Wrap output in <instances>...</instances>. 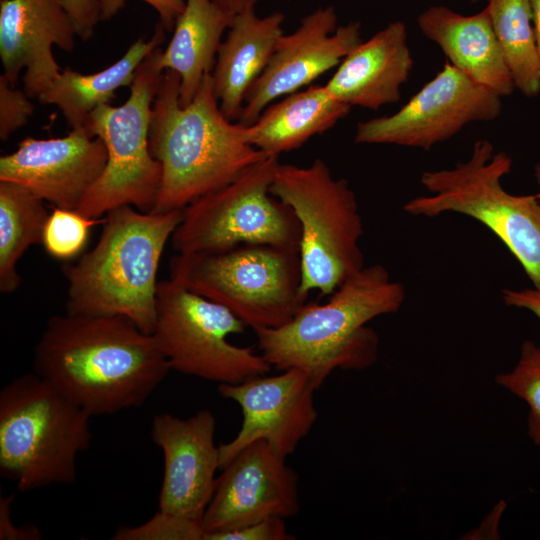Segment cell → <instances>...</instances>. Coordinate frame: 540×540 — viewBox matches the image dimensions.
I'll list each match as a JSON object with an SVG mask.
<instances>
[{
	"label": "cell",
	"mask_w": 540,
	"mask_h": 540,
	"mask_svg": "<svg viewBox=\"0 0 540 540\" xmlns=\"http://www.w3.org/2000/svg\"><path fill=\"white\" fill-rule=\"evenodd\" d=\"M316 389L299 369L258 375L237 384H218L219 395L236 402L243 415L237 435L219 445L220 468L257 440H265L284 457L292 454L317 420Z\"/></svg>",
	"instance_id": "obj_14"
},
{
	"label": "cell",
	"mask_w": 540,
	"mask_h": 540,
	"mask_svg": "<svg viewBox=\"0 0 540 540\" xmlns=\"http://www.w3.org/2000/svg\"><path fill=\"white\" fill-rule=\"evenodd\" d=\"M77 33L63 0H0V58L3 75L37 98L60 74L53 47L72 52Z\"/></svg>",
	"instance_id": "obj_18"
},
{
	"label": "cell",
	"mask_w": 540,
	"mask_h": 540,
	"mask_svg": "<svg viewBox=\"0 0 540 540\" xmlns=\"http://www.w3.org/2000/svg\"><path fill=\"white\" fill-rule=\"evenodd\" d=\"M215 432L216 418L207 409L186 419L170 413L154 416L151 437L164 461L159 510L202 521L220 468Z\"/></svg>",
	"instance_id": "obj_17"
},
{
	"label": "cell",
	"mask_w": 540,
	"mask_h": 540,
	"mask_svg": "<svg viewBox=\"0 0 540 540\" xmlns=\"http://www.w3.org/2000/svg\"><path fill=\"white\" fill-rule=\"evenodd\" d=\"M107 162L103 141L85 126L64 137H26L0 158V181L20 184L53 207L75 210Z\"/></svg>",
	"instance_id": "obj_16"
},
{
	"label": "cell",
	"mask_w": 540,
	"mask_h": 540,
	"mask_svg": "<svg viewBox=\"0 0 540 540\" xmlns=\"http://www.w3.org/2000/svg\"><path fill=\"white\" fill-rule=\"evenodd\" d=\"M283 21L280 12L259 17L255 9L233 17L211 73L219 108L230 121L239 119L248 90L266 68L284 34Z\"/></svg>",
	"instance_id": "obj_21"
},
{
	"label": "cell",
	"mask_w": 540,
	"mask_h": 540,
	"mask_svg": "<svg viewBox=\"0 0 540 540\" xmlns=\"http://www.w3.org/2000/svg\"><path fill=\"white\" fill-rule=\"evenodd\" d=\"M162 47L153 50L138 67L128 99L119 106L103 104L88 116L85 127L107 150L106 166L75 209L88 218L130 205L151 212L158 196L162 169L149 149L152 105L164 70Z\"/></svg>",
	"instance_id": "obj_9"
},
{
	"label": "cell",
	"mask_w": 540,
	"mask_h": 540,
	"mask_svg": "<svg viewBox=\"0 0 540 540\" xmlns=\"http://www.w3.org/2000/svg\"><path fill=\"white\" fill-rule=\"evenodd\" d=\"M361 42L360 22L337 27L332 6L317 8L294 32L278 39L266 68L246 94L238 123L253 124L271 102L308 86Z\"/></svg>",
	"instance_id": "obj_15"
},
{
	"label": "cell",
	"mask_w": 540,
	"mask_h": 540,
	"mask_svg": "<svg viewBox=\"0 0 540 540\" xmlns=\"http://www.w3.org/2000/svg\"><path fill=\"white\" fill-rule=\"evenodd\" d=\"M217 477L202 517L206 536L299 511L298 475L265 440L240 451Z\"/></svg>",
	"instance_id": "obj_13"
},
{
	"label": "cell",
	"mask_w": 540,
	"mask_h": 540,
	"mask_svg": "<svg viewBox=\"0 0 540 540\" xmlns=\"http://www.w3.org/2000/svg\"><path fill=\"white\" fill-rule=\"evenodd\" d=\"M350 109L325 85H310L267 106L253 124L244 126L245 139L265 154L278 156L331 129Z\"/></svg>",
	"instance_id": "obj_22"
},
{
	"label": "cell",
	"mask_w": 540,
	"mask_h": 540,
	"mask_svg": "<svg viewBox=\"0 0 540 540\" xmlns=\"http://www.w3.org/2000/svg\"><path fill=\"white\" fill-rule=\"evenodd\" d=\"M473 1H479V0H473Z\"/></svg>",
	"instance_id": "obj_39"
},
{
	"label": "cell",
	"mask_w": 540,
	"mask_h": 540,
	"mask_svg": "<svg viewBox=\"0 0 540 540\" xmlns=\"http://www.w3.org/2000/svg\"><path fill=\"white\" fill-rule=\"evenodd\" d=\"M91 418L37 373L15 377L0 390L1 475L21 492L74 483Z\"/></svg>",
	"instance_id": "obj_5"
},
{
	"label": "cell",
	"mask_w": 540,
	"mask_h": 540,
	"mask_svg": "<svg viewBox=\"0 0 540 540\" xmlns=\"http://www.w3.org/2000/svg\"><path fill=\"white\" fill-rule=\"evenodd\" d=\"M33 369L92 417L142 406L171 370L130 319L69 313L48 319Z\"/></svg>",
	"instance_id": "obj_1"
},
{
	"label": "cell",
	"mask_w": 540,
	"mask_h": 540,
	"mask_svg": "<svg viewBox=\"0 0 540 540\" xmlns=\"http://www.w3.org/2000/svg\"><path fill=\"white\" fill-rule=\"evenodd\" d=\"M170 279L223 305L253 330L286 324L308 299L299 253L266 244L177 253Z\"/></svg>",
	"instance_id": "obj_7"
},
{
	"label": "cell",
	"mask_w": 540,
	"mask_h": 540,
	"mask_svg": "<svg viewBox=\"0 0 540 540\" xmlns=\"http://www.w3.org/2000/svg\"><path fill=\"white\" fill-rule=\"evenodd\" d=\"M404 286L381 264L344 280L324 303H306L286 324L255 329L261 355L280 371L299 369L319 388L335 369H364L376 361L377 334L365 324L397 312Z\"/></svg>",
	"instance_id": "obj_3"
},
{
	"label": "cell",
	"mask_w": 540,
	"mask_h": 540,
	"mask_svg": "<svg viewBox=\"0 0 540 540\" xmlns=\"http://www.w3.org/2000/svg\"><path fill=\"white\" fill-rule=\"evenodd\" d=\"M49 213L44 200L28 188L0 181V291L10 294L21 284L17 263L34 245L42 243Z\"/></svg>",
	"instance_id": "obj_25"
},
{
	"label": "cell",
	"mask_w": 540,
	"mask_h": 540,
	"mask_svg": "<svg viewBox=\"0 0 540 540\" xmlns=\"http://www.w3.org/2000/svg\"><path fill=\"white\" fill-rule=\"evenodd\" d=\"M422 34L437 44L448 62L500 97L515 86L497 42L486 7L462 15L445 6H431L417 19Z\"/></svg>",
	"instance_id": "obj_20"
},
{
	"label": "cell",
	"mask_w": 540,
	"mask_h": 540,
	"mask_svg": "<svg viewBox=\"0 0 540 540\" xmlns=\"http://www.w3.org/2000/svg\"><path fill=\"white\" fill-rule=\"evenodd\" d=\"M501 97L448 61L392 115L359 122L358 144H393L430 150L471 122L501 113Z\"/></svg>",
	"instance_id": "obj_12"
},
{
	"label": "cell",
	"mask_w": 540,
	"mask_h": 540,
	"mask_svg": "<svg viewBox=\"0 0 540 540\" xmlns=\"http://www.w3.org/2000/svg\"><path fill=\"white\" fill-rule=\"evenodd\" d=\"M412 67L407 28L393 21L345 56L325 87L350 107L378 110L400 100Z\"/></svg>",
	"instance_id": "obj_19"
},
{
	"label": "cell",
	"mask_w": 540,
	"mask_h": 540,
	"mask_svg": "<svg viewBox=\"0 0 540 540\" xmlns=\"http://www.w3.org/2000/svg\"><path fill=\"white\" fill-rule=\"evenodd\" d=\"M26 92L12 86L0 75V139L8 138L27 124L34 112V105Z\"/></svg>",
	"instance_id": "obj_30"
},
{
	"label": "cell",
	"mask_w": 540,
	"mask_h": 540,
	"mask_svg": "<svg viewBox=\"0 0 540 540\" xmlns=\"http://www.w3.org/2000/svg\"><path fill=\"white\" fill-rule=\"evenodd\" d=\"M285 518L269 517L245 527L208 535L204 540H292L287 531Z\"/></svg>",
	"instance_id": "obj_31"
},
{
	"label": "cell",
	"mask_w": 540,
	"mask_h": 540,
	"mask_svg": "<svg viewBox=\"0 0 540 540\" xmlns=\"http://www.w3.org/2000/svg\"><path fill=\"white\" fill-rule=\"evenodd\" d=\"M536 46L540 57V0H529Z\"/></svg>",
	"instance_id": "obj_37"
},
{
	"label": "cell",
	"mask_w": 540,
	"mask_h": 540,
	"mask_svg": "<svg viewBox=\"0 0 540 540\" xmlns=\"http://www.w3.org/2000/svg\"><path fill=\"white\" fill-rule=\"evenodd\" d=\"M278 164V156H267L232 182L185 207L171 237L174 251L195 253L266 244L299 253V221L270 192Z\"/></svg>",
	"instance_id": "obj_10"
},
{
	"label": "cell",
	"mask_w": 540,
	"mask_h": 540,
	"mask_svg": "<svg viewBox=\"0 0 540 540\" xmlns=\"http://www.w3.org/2000/svg\"><path fill=\"white\" fill-rule=\"evenodd\" d=\"M534 175L539 186V191L536 193V196L540 199V163H537L534 167Z\"/></svg>",
	"instance_id": "obj_38"
},
{
	"label": "cell",
	"mask_w": 540,
	"mask_h": 540,
	"mask_svg": "<svg viewBox=\"0 0 540 540\" xmlns=\"http://www.w3.org/2000/svg\"><path fill=\"white\" fill-rule=\"evenodd\" d=\"M511 167L509 155L495 153L488 140H477L467 161L423 172L420 182L432 195L414 198L403 209L414 216L455 212L474 218L504 243L540 289V199L536 194L513 195L502 187Z\"/></svg>",
	"instance_id": "obj_6"
},
{
	"label": "cell",
	"mask_w": 540,
	"mask_h": 540,
	"mask_svg": "<svg viewBox=\"0 0 540 540\" xmlns=\"http://www.w3.org/2000/svg\"><path fill=\"white\" fill-rule=\"evenodd\" d=\"M14 495L0 497V539L1 540H38L42 534L36 525L16 526L11 518Z\"/></svg>",
	"instance_id": "obj_34"
},
{
	"label": "cell",
	"mask_w": 540,
	"mask_h": 540,
	"mask_svg": "<svg viewBox=\"0 0 540 540\" xmlns=\"http://www.w3.org/2000/svg\"><path fill=\"white\" fill-rule=\"evenodd\" d=\"M202 521L158 511L148 521L134 527H119L114 540H203Z\"/></svg>",
	"instance_id": "obj_29"
},
{
	"label": "cell",
	"mask_w": 540,
	"mask_h": 540,
	"mask_svg": "<svg viewBox=\"0 0 540 540\" xmlns=\"http://www.w3.org/2000/svg\"><path fill=\"white\" fill-rule=\"evenodd\" d=\"M222 10L231 16H235L244 11L255 9L259 0H212Z\"/></svg>",
	"instance_id": "obj_36"
},
{
	"label": "cell",
	"mask_w": 540,
	"mask_h": 540,
	"mask_svg": "<svg viewBox=\"0 0 540 540\" xmlns=\"http://www.w3.org/2000/svg\"><path fill=\"white\" fill-rule=\"evenodd\" d=\"M65 8L70 15L78 38L89 40L97 24L101 21L96 0H63Z\"/></svg>",
	"instance_id": "obj_33"
},
{
	"label": "cell",
	"mask_w": 540,
	"mask_h": 540,
	"mask_svg": "<svg viewBox=\"0 0 540 540\" xmlns=\"http://www.w3.org/2000/svg\"><path fill=\"white\" fill-rule=\"evenodd\" d=\"M233 17L212 0H186L159 60L164 71L172 70L180 78L181 106L193 100L205 76L212 73L222 35Z\"/></svg>",
	"instance_id": "obj_23"
},
{
	"label": "cell",
	"mask_w": 540,
	"mask_h": 540,
	"mask_svg": "<svg viewBox=\"0 0 540 540\" xmlns=\"http://www.w3.org/2000/svg\"><path fill=\"white\" fill-rule=\"evenodd\" d=\"M182 210L142 212L130 205L109 210L95 246L64 267L66 313L124 316L151 334L157 272Z\"/></svg>",
	"instance_id": "obj_4"
},
{
	"label": "cell",
	"mask_w": 540,
	"mask_h": 540,
	"mask_svg": "<svg viewBox=\"0 0 540 540\" xmlns=\"http://www.w3.org/2000/svg\"><path fill=\"white\" fill-rule=\"evenodd\" d=\"M495 382L527 403V435L540 446V346L524 341L513 370L496 375Z\"/></svg>",
	"instance_id": "obj_27"
},
{
	"label": "cell",
	"mask_w": 540,
	"mask_h": 540,
	"mask_svg": "<svg viewBox=\"0 0 540 540\" xmlns=\"http://www.w3.org/2000/svg\"><path fill=\"white\" fill-rule=\"evenodd\" d=\"M502 298L505 305L527 309L540 320V289L535 287L523 290L504 289Z\"/></svg>",
	"instance_id": "obj_35"
},
{
	"label": "cell",
	"mask_w": 540,
	"mask_h": 540,
	"mask_svg": "<svg viewBox=\"0 0 540 540\" xmlns=\"http://www.w3.org/2000/svg\"><path fill=\"white\" fill-rule=\"evenodd\" d=\"M270 192L295 213L301 228L302 292L331 295L364 267L363 222L347 180L334 178L322 159L306 167L278 164Z\"/></svg>",
	"instance_id": "obj_8"
},
{
	"label": "cell",
	"mask_w": 540,
	"mask_h": 540,
	"mask_svg": "<svg viewBox=\"0 0 540 540\" xmlns=\"http://www.w3.org/2000/svg\"><path fill=\"white\" fill-rule=\"evenodd\" d=\"M127 0H96L101 21L114 17ZM150 5L159 15L160 23L166 31L173 30L178 17L185 9V0H142Z\"/></svg>",
	"instance_id": "obj_32"
},
{
	"label": "cell",
	"mask_w": 540,
	"mask_h": 540,
	"mask_svg": "<svg viewBox=\"0 0 540 540\" xmlns=\"http://www.w3.org/2000/svg\"><path fill=\"white\" fill-rule=\"evenodd\" d=\"M165 31L158 22L149 40L138 38L120 59L96 73L82 74L63 68L38 97L39 102L56 106L71 129L84 126L94 109L110 104L116 90L131 85L144 59L164 42Z\"/></svg>",
	"instance_id": "obj_24"
},
{
	"label": "cell",
	"mask_w": 540,
	"mask_h": 540,
	"mask_svg": "<svg viewBox=\"0 0 540 540\" xmlns=\"http://www.w3.org/2000/svg\"><path fill=\"white\" fill-rule=\"evenodd\" d=\"M493 30L515 88L525 96L540 92V57L529 0H488Z\"/></svg>",
	"instance_id": "obj_26"
},
{
	"label": "cell",
	"mask_w": 540,
	"mask_h": 540,
	"mask_svg": "<svg viewBox=\"0 0 540 540\" xmlns=\"http://www.w3.org/2000/svg\"><path fill=\"white\" fill-rule=\"evenodd\" d=\"M103 222L104 217L88 218L76 210L53 207L43 229L41 244L51 257L71 260L84 250L90 229Z\"/></svg>",
	"instance_id": "obj_28"
},
{
	"label": "cell",
	"mask_w": 540,
	"mask_h": 540,
	"mask_svg": "<svg viewBox=\"0 0 540 540\" xmlns=\"http://www.w3.org/2000/svg\"><path fill=\"white\" fill-rule=\"evenodd\" d=\"M246 327L223 305L172 279L158 282L151 335L171 370L218 384L267 374L272 367L261 353L227 339Z\"/></svg>",
	"instance_id": "obj_11"
},
{
	"label": "cell",
	"mask_w": 540,
	"mask_h": 540,
	"mask_svg": "<svg viewBox=\"0 0 540 540\" xmlns=\"http://www.w3.org/2000/svg\"><path fill=\"white\" fill-rule=\"evenodd\" d=\"M179 85L178 74L165 70L152 105L149 149L162 169L155 213L183 210L270 156L250 145L244 126L221 112L211 74L186 106Z\"/></svg>",
	"instance_id": "obj_2"
}]
</instances>
